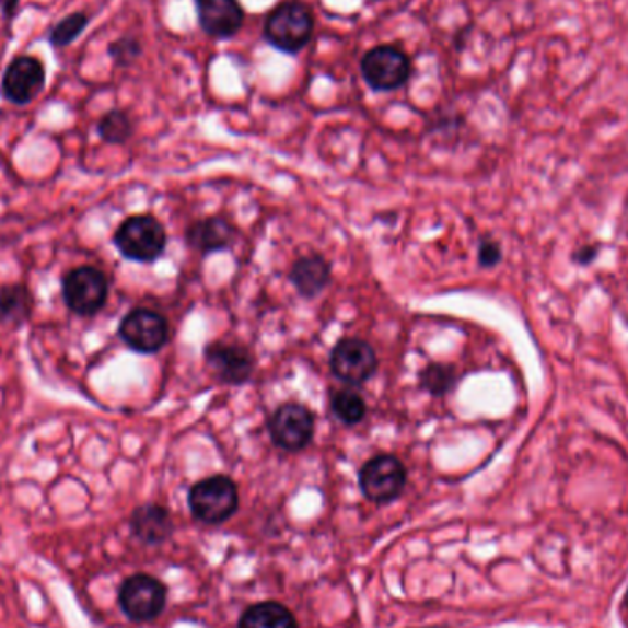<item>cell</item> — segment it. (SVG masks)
Returning a JSON list of instances; mask_svg holds the SVG:
<instances>
[{"label": "cell", "mask_w": 628, "mask_h": 628, "mask_svg": "<svg viewBox=\"0 0 628 628\" xmlns=\"http://www.w3.org/2000/svg\"><path fill=\"white\" fill-rule=\"evenodd\" d=\"M313 34V13L298 0H289L276 7L265 21V39L270 46L286 54H298L303 50Z\"/></svg>", "instance_id": "cell-1"}, {"label": "cell", "mask_w": 628, "mask_h": 628, "mask_svg": "<svg viewBox=\"0 0 628 628\" xmlns=\"http://www.w3.org/2000/svg\"><path fill=\"white\" fill-rule=\"evenodd\" d=\"M115 246L121 256L138 264H151L166 248V230L151 216H135L116 230Z\"/></svg>", "instance_id": "cell-2"}, {"label": "cell", "mask_w": 628, "mask_h": 628, "mask_svg": "<svg viewBox=\"0 0 628 628\" xmlns=\"http://www.w3.org/2000/svg\"><path fill=\"white\" fill-rule=\"evenodd\" d=\"M188 502L195 519L205 524H223L237 511L240 495L230 478L212 476L191 487Z\"/></svg>", "instance_id": "cell-3"}, {"label": "cell", "mask_w": 628, "mask_h": 628, "mask_svg": "<svg viewBox=\"0 0 628 628\" xmlns=\"http://www.w3.org/2000/svg\"><path fill=\"white\" fill-rule=\"evenodd\" d=\"M360 72L373 91H397L410 80V58L399 46H375L360 59Z\"/></svg>", "instance_id": "cell-4"}, {"label": "cell", "mask_w": 628, "mask_h": 628, "mask_svg": "<svg viewBox=\"0 0 628 628\" xmlns=\"http://www.w3.org/2000/svg\"><path fill=\"white\" fill-rule=\"evenodd\" d=\"M63 300L67 307L80 316H94L102 311L109 296V281L102 270L81 265L65 275Z\"/></svg>", "instance_id": "cell-5"}, {"label": "cell", "mask_w": 628, "mask_h": 628, "mask_svg": "<svg viewBox=\"0 0 628 628\" xmlns=\"http://www.w3.org/2000/svg\"><path fill=\"white\" fill-rule=\"evenodd\" d=\"M166 601L164 583L146 573L127 578L118 590V605L131 621H153L166 608Z\"/></svg>", "instance_id": "cell-6"}, {"label": "cell", "mask_w": 628, "mask_h": 628, "mask_svg": "<svg viewBox=\"0 0 628 628\" xmlns=\"http://www.w3.org/2000/svg\"><path fill=\"white\" fill-rule=\"evenodd\" d=\"M46 85L45 63L34 56H18L4 70L0 81V96L13 105H28Z\"/></svg>", "instance_id": "cell-7"}, {"label": "cell", "mask_w": 628, "mask_h": 628, "mask_svg": "<svg viewBox=\"0 0 628 628\" xmlns=\"http://www.w3.org/2000/svg\"><path fill=\"white\" fill-rule=\"evenodd\" d=\"M359 481L368 500L388 503L405 489L406 468L397 457L383 454L365 463L360 470Z\"/></svg>", "instance_id": "cell-8"}, {"label": "cell", "mask_w": 628, "mask_h": 628, "mask_svg": "<svg viewBox=\"0 0 628 628\" xmlns=\"http://www.w3.org/2000/svg\"><path fill=\"white\" fill-rule=\"evenodd\" d=\"M118 333L129 348L148 354L164 348L170 337L166 318L151 309H132L120 322Z\"/></svg>", "instance_id": "cell-9"}, {"label": "cell", "mask_w": 628, "mask_h": 628, "mask_svg": "<svg viewBox=\"0 0 628 628\" xmlns=\"http://www.w3.org/2000/svg\"><path fill=\"white\" fill-rule=\"evenodd\" d=\"M270 438L286 451H302L313 440L314 417L302 405H286L269 421Z\"/></svg>", "instance_id": "cell-10"}, {"label": "cell", "mask_w": 628, "mask_h": 628, "mask_svg": "<svg viewBox=\"0 0 628 628\" xmlns=\"http://www.w3.org/2000/svg\"><path fill=\"white\" fill-rule=\"evenodd\" d=\"M332 370L346 383L362 384L377 372V354L364 340L346 338L333 349Z\"/></svg>", "instance_id": "cell-11"}, {"label": "cell", "mask_w": 628, "mask_h": 628, "mask_svg": "<svg viewBox=\"0 0 628 628\" xmlns=\"http://www.w3.org/2000/svg\"><path fill=\"white\" fill-rule=\"evenodd\" d=\"M200 28L216 39L234 37L245 23L240 0H195Z\"/></svg>", "instance_id": "cell-12"}, {"label": "cell", "mask_w": 628, "mask_h": 628, "mask_svg": "<svg viewBox=\"0 0 628 628\" xmlns=\"http://www.w3.org/2000/svg\"><path fill=\"white\" fill-rule=\"evenodd\" d=\"M131 533L140 543L148 546H159L166 543L172 537L173 522L170 511L156 505V503H146L135 509L129 520Z\"/></svg>", "instance_id": "cell-13"}, {"label": "cell", "mask_w": 628, "mask_h": 628, "mask_svg": "<svg viewBox=\"0 0 628 628\" xmlns=\"http://www.w3.org/2000/svg\"><path fill=\"white\" fill-rule=\"evenodd\" d=\"M206 359L219 377L230 384L245 383L254 370V360L246 349L226 344H213L206 349Z\"/></svg>", "instance_id": "cell-14"}, {"label": "cell", "mask_w": 628, "mask_h": 628, "mask_svg": "<svg viewBox=\"0 0 628 628\" xmlns=\"http://www.w3.org/2000/svg\"><path fill=\"white\" fill-rule=\"evenodd\" d=\"M329 265L321 256H309L298 259L292 267L291 280L302 296H316L322 289H326L329 281Z\"/></svg>", "instance_id": "cell-15"}, {"label": "cell", "mask_w": 628, "mask_h": 628, "mask_svg": "<svg viewBox=\"0 0 628 628\" xmlns=\"http://www.w3.org/2000/svg\"><path fill=\"white\" fill-rule=\"evenodd\" d=\"M32 311L34 296L28 287L23 283L0 287V322L21 326L32 316Z\"/></svg>", "instance_id": "cell-16"}, {"label": "cell", "mask_w": 628, "mask_h": 628, "mask_svg": "<svg viewBox=\"0 0 628 628\" xmlns=\"http://www.w3.org/2000/svg\"><path fill=\"white\" fill-rule=\"evenodd\" d=\"M237 628H298L292 612L280 603H259L241 616Z\"/></svg>", "instance_id": "cell-17"}, {"label": "cell", "mask_w": 628, "mask_h": 628, "mask_svg": "<svg viewBox=\"0 0 628 628\" xmlns=\"http://www.w3.org/2000/svg\"><path fill=\"white\" fill-rule=\"evenodd\" d=\"M234 235V229L224 219L212 218L194 224L188 232V240L191 245L197 246L200 252L221 251L229 246Z\"/></svg>", "instance_id": "cell-18"}, {"label": "cell", "mask_w": 628, "mask_h": 628, "mask_svg": "<svg viewBox=\"0 0 628 628\" xmlns=\"http://www.w3.org/2000/svg\"><path fill=\"white\" fill-rule=\"evenodd\" d=\"M91 19V15L86 12L70 13L48 32V35H46L48 43L54 48H67V46L80 39L83 32L89 28Z\"/></svg>", "instance_id": "cell-19"}, {"label": "cell", "mask_w": 628, "mask_h": 628, "mask_svg": "<svg viewBox=\"0 0 628 628\" xmlns=\"http://www.w3.org/2000/svg\"><path fill=\"white\" fill-rule=\"evenodd\" d=\"M132 132H135V124L126 111H109L102 116V120L97 121V135L103 142L116 143V146L126 143L132 137Z\"/></svg>", "instance_id": "cell-20"}, {"label": "cell", "mask_w": 628, "mask_h": 628, "mask_svg": "<svg viewBox=\"0 0 628 628\" xmlns=\"http://www.w3.org/2000/svg\"><path fill=\"white\" fill-rule=\"evenodd\" d=\"M333 411L344 423L354 425L365 416V403L353 389H340L333 395Z\"/></svg>", "instance_id": "cell-21"}, {"label": "cell", "mask_w": 628, "mask_h": 628, "mask_svg": "<svg viewBox=\"0 0 628 628\" xmlns=\"http://www.w3.org/2000/svg\"><path fill=\"white\" fill-rule=\"evenodd\" d=\"M142 51V43L135 35H121L118 39L113 40L107 48V54L113 59V63L120 69H127V67L137 63Z\"/></svg>", "instance_id": "cell-22"}, {"label": "cell", "mask_w": 628, "mask_h": 628, "mask_svg": "<svg viewBox=\"0 0 628 628\" xmlns=\"http://www.w3.org/2000/svg\"><path fill=\"white\" fill-rule=\"evenodd\" d=\"M456 383V372L451 365H429L421 375V384L429 389L430 394L443 395Z\"/></svg>", "instance_id": "cell-23"}, {"label": "cell", "mask_w": 628, "mask_h": 628, "mask_svg": "<svg viewBox=\"0 0 628 628\" xmlns=\"http://www.w3.org/2000/svg\"><path fill=\"white\" fill-rule=\"evenodd\" d=\"M478 256H480V264L484 267H495L500 261V257H502V251H500V246L495 241H484Z\"/></svg>", "instance_id": "cell-24"}, {"label": "cell", "mask_w": 628, "mask_h": 628, "mask_svg": "<svg viewBox=\"0 0 628 628\" xmlns=\"http://www.w3.org/2000/svg\"><path fill=\"white\" fill-rule=\"evenodd\" d=\"M595 257H597V246L595 245L581 246V248L573 254V259H575L579 265L592 264Z\"/></svg>", "instance_id": "cell-25"}, {"label": "cell", "mask_w": 628, "mask_h": 628, "mask_svg": "<svg viewBox=\"0 0 628 628\" xmlns=\"http://www.w3.org/2000/svg\"><path fill=\"white\" fill-rule=\"evenodd\" d=\"M19 4H21V0H0V8H2V13L8 21L18 18Z\"/></svg>", "instance_id": "cell-26"}, {"label": "cell", "mask_w": 628, "mask_h": 628, "mask_svg": "<svg viewBox=\"0 0 628 628\" xmlns=\"http://www.w3.org/2000/svg\"><path fill=\"white\" fill-rule=\"evenodd\" d=\"M625 605H627V608H628V590H627V594H625Z\"/></svg>", "instance_id": "cell-27"}, {"label": "cell", "mask_w": 628, "mask_h": 628, "mask_svg": "<svg viewBox=\"0 0 628 628\" xmlns=\"http://www.w3.org/2000/svg\"><path fill=\"white\" fill-rule=\"evenodd\" d=\"M438 628H446V627H438Z\"/></svg>", "instance_id": "cell-28"}]
</instances>
